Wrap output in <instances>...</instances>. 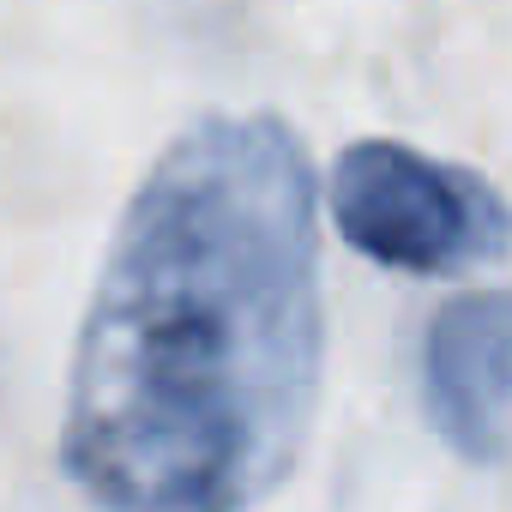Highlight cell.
Wrapping results in <instances>:
<instances>
[{
	"label": "cell",
	"instance_id": "obj_1",
	"mask_svg": "<svg viewBox=\"0 0 512 512\" xmlns=\"http://www.w3.org/2000/svg\"><path fill=\"white\" fill-rule=\"evenodd\" d=\"M326 362L314 163L278 115L193 121L91 290L61 470L97 512H253L296 470Z\"/></svg>",
	"mask_w": 512,
	"mask_h": 512
},
{
	"label": "cell",
	"instance_id": "obj_2",
	"mask_svg": "<svg viewBox=\"0 0 512 512\" xmlns=\"http://www.w3.org/2000/svg\"><path fill=\"white\" fill-rule=\"evenodd\" d=\"M326 205L362 260L410 278H452L512 253L506 193L476 169L398 139L344 145L326 181Z\"/></svg>",
	"mask_w": 512,
	"mask_h": 512
},
{
	"label": "cell",
	"instance_id": "obj_3",
	"mask_svg": "<svg viewBox=\"0 0 512 512\" xmlns=\"http://www.w3.org/2000/svg\"><path fill=\"white\" fill-rule=\"evenodd\" d=\"M422 404L434 434L476 464L512 446V290L458 296L428 320Z\"/></svg>",
	"mask_w": 512,
	"mask_h": 512
}]
</instances>
